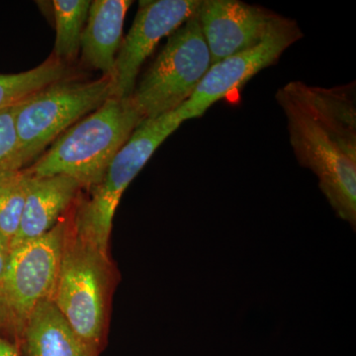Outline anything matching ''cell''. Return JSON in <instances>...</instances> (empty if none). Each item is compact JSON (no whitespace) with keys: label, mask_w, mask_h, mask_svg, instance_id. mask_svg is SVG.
Listing matches in <instances>:
<instances>
[{"label":"cell","mask_w":356,"mask_h":356,"mask_svg":"<svg viewBox=\"0 0 356 356\" xmlns=\"http://www.w3.org/2000/svg\"><path fill=\"white\" fill-rule=\"evenodd\" d=\"M15 172H16L0 173V185H1L2 184H4V182H6V180H8L9 178H10L11 177H13V175Z\"/></svg>","instance_id":"obj_20"},{"label":"cell","mask_w":356,"mask_h":356,"mask_svg":"<svg viewBox=\"0 0 356 356\" xmlns=\"http://www.w3.org/2000/svg\"><path fill=\"white\" fill-rule=\"evenodd\" d=\"M184 123L175 111L146 119L112 159L102 181L77 211L74 229L100 252L107 255L117 206L124 191L147 165L154 152Z\"/></svg>","instance_id":"obj_4"},{"label":"cell","mask_w":356,"mask_h":356,"mask_svg":"<svg viewBox=\"0 0 356 356\" xmlns=\"http://www.w3.org/2000/svg\"><path fill=\"white\" fill-rule=\"evenodd\" d=\"M109 261L67 226L51 301L93 355L104 346Z\"/></svg>","instance_id":"obj_3"},{"label":"cell","mask_w":356,"mask_h":356,"mask_svg":"<svg viewBox=\"0 0 356 356\" xmlns=\"http://www.w3.org/2000/svg\"><path fill=\"white\" fill-rule=\"evenodd\" d=\"M355 86L325 88L290 81L276 102L287 122L300 165L317 175L321 191L337 216L356 222Z\"/></svg>","instance_id":"obj_1"},{"label":"cell","mask_w":356,"mask_h":356,"mask_svg":"<svg viewBox=\"0 0 356 356\" xmlns=\"http://www.w3.org/2000/svg\"><path fill=\"white\" fill-rule=\"evenodd\" d=\"M200 0H142L127 36L122 40L112 74V96L131 98L147 58L165 37L197 13Z\"/></svg>","instance_id":"obj_9"},{"label":"cell","mask_w":356,"mask_h":356,"mask_svg":"<svg viewBox=\"0 0 356 356\" xmlns=\"http://www.w3.org/2000/svg\"><path fill=\"white\" fill-rule=\"evenodd\" d=\"M67 225L11 250L0 278V331L18 346L33 312L51 299L57 282Z\"/></svg>","instance_id":"obj_7"},{"label":"cell","mask_w":356,"mask_h":356,"mask_svg":"<svg viewBox=\"0 0 356 356\" xmlns=\"http://www.w3.org/2000/svg\"><path fill=\"white\" fill-rule=\"evenodd\" d=\"M89 0H55L56 42L53 56L65 63L76 57L88 17Z\"/></svg>","instance_id":"obj_15"},{"label":"cell","mask_w":356,"mask_h":356,"mask_svg":"<svg viewBox=\"0 0 356 356\" xmlns=\"http://www.w3.org/2000/svg\"><path fill=\"white\" fill-rule=\"evenodd\" d=\"M211 65L209 49L195 15L168 37L151 67L136 84L131 100L144 120L179 108Z\"/></svg>","instance_id":"obj_6"},{"label":"cell","mask_w":356,"mask_h":356,"mask_svg":"<svg viewBox=\"0 0 356 356\" xmlns=\"http://www.w3.org/2000/svg\"><path fill=\"white\" fill-rule=\"evenodd\" d=\"M81 188L79 181L67 175H31L19 229L11 242V250L50 232Z\"/></svg>","instance_id":"obj_11"},{"label":"cell","mask_w":356,"mask_h":356,"mask_svg":"<svg viewBox=\"0 0 356 356\" xmlns=\"http://www.w3.org/2000/svg\"><path fill=\"white\" fill-rule=\"evenodd\" d=\"M130 0L91 1L88 17L81 36L84 63L99 70L103 76L113 74L115 60L122 44L124 21Z\"/></svg>","instance_id":"obj_12"},{"label":"cell","mask_w":356,"mask_h":356,"mask_svg":"<svg viewBox=\"0 0 356 356\" xmlns=\"http://www.w3.org/2000/svg\"><path fill=\"white\" fill-rule=\"evenodd\" d=\"M112 77L90 81L70 76L13 105L21 168L112 96Z\"/></svg>","instance_id":"obj_5"},{"label":"cell","mask_w":356,"mask_h":356,"mask_svg":"<svg viewBox=\"0 0 356 356\" xmlns=\"http://www.w3.org/2000/svg\"><path fill=\"white\" fill-rule=\"evenodd\" d=\"M0 356H20L17 346L6 337L0 336Z\"/></svg>","instance_id":"obj_19"},{"label":"cell","mask_w":356,"mask_h":356,"mask_svg":"<svg viewBox=\"0 0 356 356\" xmlns=\"http://www.w3.org/2000/svg\"><path fill=\"white\" fill-rule=\"evenodd\" d=\"M17 348L20 356H95L51 299L44 300L33 312Z\"/></svg>","instance_id":"obj_13"},{"label":"cell","mask_w":356,"mask_h":356,"mask_svg":"<svg viewBox=\"0 0 356 356\" xmlns=\"http://www.w3.org/2000/svg\"><path fill=\"white\" fill-rule=\"evenodd\" d=\"M30 177L27 170H19L0 185V233L10 245L19 229Z\"/></svg>","instance_id":"obj_16"},{"label":"cell","mask_w":356,"mask_h":356,"mask_svg":"<svg viewBox=\"0 0 356 356\" xmlns=\"http://www.w3.org/2000/svg\"><path fill=\"white\" fill-rule=\"evenodd\" d=\"M143 121L131 98L111 96L99 108L63 133L27 170L34 177L67 175L81 187L93 188Z\"/></svg>","instance_id":"obj_2"},{"label":"cell","mask_w":356,"mask_h":356,"mask_svg":"<svg viewBox=\"0 0 356 356\" xmlns=\"http://www.w3.org/2000/svg\"><path fill=\"white\" fill-rule=\"evenodd\" d=\"M70 76L67 64L53 55L27 72L0 74V110L13 106L37 91Z\"/></svg>","instance_id":"obj_14"},{"label":"cell","mask_w":356,"mask_h":356,"mask_svg":"<svg viewBox=\"0 0 356 356\" xmlns=\"http://www.w3.org/2000/svg\"><path fill=\"white\" fill-rule=\"evenodd\" d=\"M196 17L214 65L259 43L283 16L240 0H200Z\"/></svg>","instance_id":"obj_10"},{"label":"cell","mask_w":356,"mask_h":356,"mask_svg":"<svg viewBox=\"0 0 356 356\" xmlns=\"http://www.w3.org/2000/svg\"><path fill=\"white\" fill-rule=\"evenodd\" d=\"M303 37L296 21L282 17L259 43L211 65L187 102L175 110L182 122L199 118L215 103L245 86L270 67L293 44Z\"/></svg>","instance_id":"obj_8"},{"label":"cell","mask_w":356,"mask_h":356,"mask_svg":"<svg viewBox=\"0 0 356 356\" xmlns=\"http://www.w3.org/2000/svg\"><path fill=\"white\" fill-rule=\"evenodd\" d=\"M11 255L10 242L0 233V278L3 275Z\"/></svg>","instance_id":"obj_18"},{"label":"cell","mask_w":356,"mask_h":356,"mask_svg":"<svg viewBox=\"0 0 356 356\" xmlns=\"http://www.w3.org/2000/svg\"><path fill=\"white\" fill-rule=\"evenodd\" d=\"M22 170L13 106L0 110V173Z\"/></svg>","instance_id":"obj_17"}]
</instances>
